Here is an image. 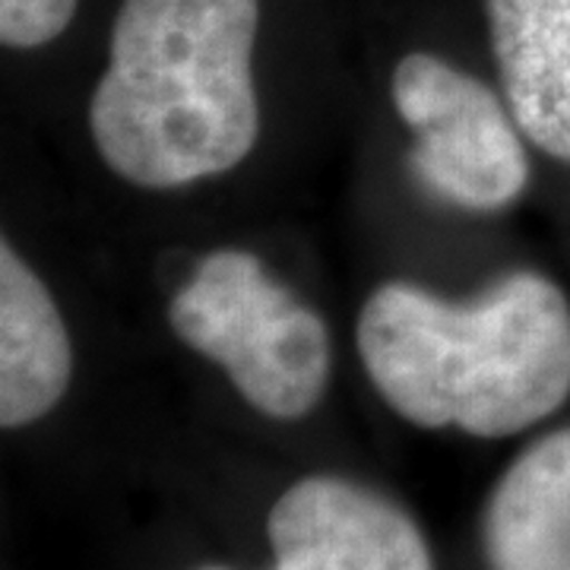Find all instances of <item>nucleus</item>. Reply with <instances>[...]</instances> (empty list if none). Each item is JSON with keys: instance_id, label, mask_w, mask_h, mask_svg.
<instances>
[{"instance_id": "0eeeda50", "label": "nucleus", "mask_w": 570, "mask_h": 570, "mask_svg": "<svg viewBox=\"0 0 570 570\" xmlns=\"http://www.w3.org/2000/svg\"><path fill=\"white\" fill-rule=\"evenodd\" d=\"M73 371L67 326L48 285L0 245V425L22 428L61 403Z\"/></svg>"}, {"instance_id": "20e7f679", "label": "nucleus", "mask_w": 570, "mask_h": 570, "mask_svg": "<svg viewBox=\"0 0 570 570\" xmlns=\"http://www.w3.org/2000/svg\"><path fill=\"white\" fill-rule=\"evenodd\" d=\"M390 96L415 137L412 168L450 206L494 213L530 181L517 121L489 86L428 51L396 63Z\"/></svg>"}, {"instance_id": "f257e3e1", "label": "nucleus", "mask_w": 570, "mask_h": 570, "mask_svg": "<svg viewBox=\"0 0 570 570\" xmlns=\"http://www.w3.org/2000/svg\"><path fill=\"white\" fill-rule=\"evenodd\" d=\"M355 343L371 384L419 428L508 438L570 396V305L532 269L469 302L384 283L358 314Z\"/></svg>"}, {"instance_id": "6e6552de", "label": "nucleus", "mask_w": 570, "mask_h": 570, "mask_svg": "<svg viewBox=\"0 0 570 570\" xmlns=\"http://www.w3.org/2000/svg\"><path fill=\"white\" fill-rule=\"evenodd\" d=\"M491 570H570V428L523 450L485 510Z\"/></svg>"}, {"instance_id": "7ed1b4c3", "label": "nucleus", "mask_w": 570, "mask_h": 570, "mask_svg": "<svg viewBox=\"0 0 570 570\" xmlns=\"http://www.w3.org/2000/svg\"><path fill=\"white\" fill-rule=\"evenodd\" d=\"M168 324L269 419H305L324 400L333 365L326 324L250 250L204 257L171 298Z\"/></svg>"}, {"instance_id": "f03ea898", "label": "nucleus", "mask_w": 570, "mask_h": 570, "mask_svg": "<svg viewBox=\"0 0 570 570\" xmlns=\"http://www.w3.org/2000/svg\"><path fill=\"white\" fill-rule=\"evenodd\" d=\"M261 0H121L89 102L105 165L146 190L225 175L261 137Z\"/></svg>"}, {"instance_id": "9d476101", "label": "nucleus", "mask_w": 570, "mask_h": 570, "mask_svg": "<svg viewBox=\"0 0 570 570\" xmlns=\"http://www.w3.org/2000/svg\"><path fill=\"white\" fill-rule=\"evenodd\" d=\"M197 570H228V568H216V564H209V568H197Z\"/></svg>"}, {"instance_id": "1a4fd4ad", "label": "nucleus", "mask_w": 570, "mask_h": 570, "mask_svg": "<svg viewBox=\"0 0 570 570\" xmlns=\"http://www.w3.org/2000/svg\"><path fill=\"white\" fill-rule=\"evenodd\" d=\"M80 0H0V41L7 48H41L70 26Z\"/></svg>"}, {"instance_id": "423d86ee", "label": "nucleus", "mask_w": 570, "mask_h": 570, "mask_svg": "<svg viewBox=\"0 0 570 570\" xmlns=\"http://www.w3.org/2000/svg\"><path fill=\"white\" fill-rule=\"evenodd\" d=\"M485 10L513 121L570 165V0H485Z\"/></svg>"}, {"instance_id": "39448f33", "label": "nucleus", "mask_w": 570, "mask_h": 570, "mask_svg": "<svg viewBox=\"0 0 570 570\" xmlns=\"http://www.w3.org/2000/svg\"><path fill=\"white\" fill-rule=\"evenodd\" d=\"M273 570H434L406 510L340 475H307L266 520Z\"/></svg>"}]
</instances>
